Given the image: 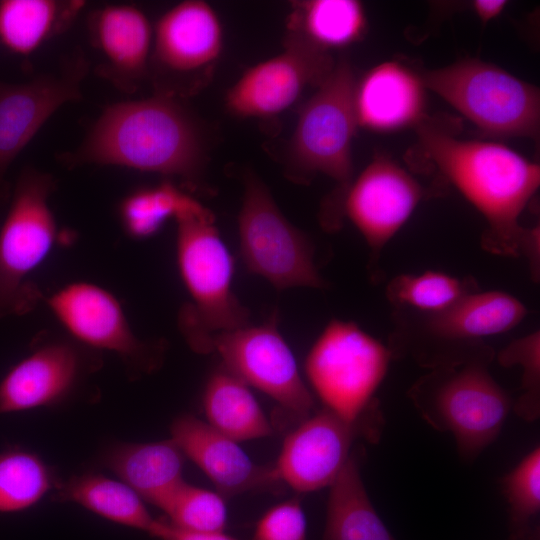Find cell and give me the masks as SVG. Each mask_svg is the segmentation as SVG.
Listing matches in <instances>:
<instances>
[{
  "label": "cell",
  "instance_id": "9",
  "mask_svg": "<svg viewBox=\"0 0 540 540\" xmlns=\"http://www.w3.org/2000/svg\"><path fill=\"white\" fill-rule=\"evenodd\" d=\"M238 234L247 268L277 289L324 285L309 239L283 215L267 186L253 172L244 178Z\"/></svg>",
  "mask_w": 540,
  "mask_h": 540
},
{
  "label": "cell",
  "instance_id": "1",
  "mask_svg": "<svg viewBox=\"0 0 540 540\" xmlns=\"http://www.w3.org/2000/svg\"><path fill=\"white\" fill-rule=\"evenodd\" d=\"M207 156L198 118L180 99L156 93L107 106L81 144L59 159L67 168L117 166L196 185Z\"/></svg>",
  "mask_w": 540,
  "mask_h": 540
},
{
  "label": "cell",
  "instance_id": "26",
  "mask_svg": "<svg viewBox=\"0 0 540 540\" xmlns=\"http://www.w3.org/2000/svg\"><path fill=\"white\" fill-rule=\"evenodd\" d=\"M54 499L76 503L109 521L146 533L155 519L129 486L102 474L70 477L56 485Z\"/></svg>",
  "mask_w": 540,
  "mask_h": 540
},
{
  "label": "cell",
  "instance_id": "36",
  "mask_svg": "<svg viewBox=\"0 0 540 540\" xmlns=\"http://www.w3.org/2000/svg\"><path fill=\"white\" fill-rule=\"evenodd\" d=\"M506 4L507 2L503 0H475L472 8L477 17L487 23L500 15Z\"/></svg>",
  "mask_w": 540,
  "mask_h": 540
},
{
  "label": "cell",
  "instance_id": "7",
  "mask_svg": "<svg viewBox=\"0 0 540 540\" xmlns=\"http://www.w3.org/2000/svg\"><path fill=\"white\" fill-rule=\"evenodd\" d=\"M356 76L340 57L302 107L289 142L287 160L299 175L323 174L345 195L352 182V142L358 123L354 93Z\"/></svg>",
  "mask_w": 540,
  "mask_h": 540
},
{
  "label": "cell",
  "instance_id": "10",
  "mask_svg": "<svg viewBox=\"0 0 540 540\" xmlns=\"http://www.w3.org/2000/svg\"><path fill=\"white\" fill-rule=\"evenodd\" d=\"M384 424L377 401L355 419L324 407L287 435L273 465L275 472L283 484L299 493L329 487L349 459L355 442L377 444Z\"/></svg>",
  "mask_w": 540,
  "mask_h": 540
},
{
  "label": "cell",
  "instance_id": "12",
  "mask_svg": "<svg viewBox=\"0 0 540 540\" xmlns=\"http://www.w3.org/2000/svg\"><path fill=\"white\" fill-rule=\"evenodd\" d=\"M66 334L81 345L108 351L132 374L151 373L162 361L164 344L140 339L118 298L88 281H74L43 297Z\"/></svg>",
  "mask_w": 540,
  "mask_h": 540
},
{
  "label": "cell",
  "instance_id": "23",
  "mask_svg": "<svg viewBox=\"0 0 540 540\" xmlns=\"http://www.w3.org/2000/svg\"><path fill=\"white\" fill-rule=\"evenodd\" d=\"M524 304L500 291L465 294L429 321L430 332L445 340L476 339L502 334L526 316Z\"/></svg>",
  "mask_w": 540,
  "mask_h": 540
},
{
  "label": "cell",
  "instance_id": "24",
  "mask_svg": "<svg viewBox=\"0 0 540 540\" xmlns=\"http://www.w3.org/2000/svg\"><path fill=\"white\" fill-rule=\"evenodd\" d=\"M84 6L78 0H2L0 41L13 53L29 55L66 30Z\"/></svg>",
  "mask_w": 540,
  "mask_h": 540
},
{
  "label": "cell",
  "instance_id": "15",
  "mask_svg": "<svg viewBox=\"0 0 540 540\" xmlns=\"http://www.w3.org/2000/svg\"><path fill=\"white\" fill-rule=\"evenodd\" d=\"M93 351L66 334H41L30 353L0 382V413L50 406L67 397L100 361Z\"/></svg>",
  "mask_w": 540,
  "mask_h": 540
},
{
  "label": "cell",
  "instance_id": "32",
  "mask_svg": "<svg viewBox=\"0 0 540 540\" xmlns=\"http://www.w3.org/2000/svg\"><path fill=\"white\" fill-rule=\"evenodd\" d=\"M393 298L417 309L441 313L463 295V284L442 272L428 271L418 275H402L391 284Z\"/></svg>",
  "mask_w": 540,
  "mask_h": 540
},
{
  "label": "cell",
  "instance_id": "2",
  "mask_svg": "<svg viewBox=\"0 0 540 540\" xmlns=\"http://www.w3.org/2000/svg\"><path fill=\"white\" fill-rule=\"evenodd\" d=\"M416 132L425 155L485 218L489 244L516 253L528 233L519 219L538 190L539 165L498 142L457 138L427 119Z\"/></svg>",
  "mask_w": 540,
  "mask_h": 540
},
{
  "label": "cell",
  "instance_id": "18",
  "mask_svg": "<svg viewBox=\"0 0 540 540\" xmlns=\"http://www.w3.org/2000/svg\"><path fill=\"white\" fill-rule=\"evenodd\" d=\"M170 433L184 456L208 476L224 499L249 491H279L283 485L273 465L256 464L238 442L191 414L175 418Z\"/></svg>",
  "mask_w": 540,
  "mask_h": 540
},
{
  "label": "cell",
  "instance_id": "28",
  "mask_svg": "<svg viewBox=\"0 0 540 540\" xmlns=\"http://www.w3.org/2000/svg\"><path fill=\"white\" fill-rule=\"evenodd\" d=\"M210 213L170 181L134 190L122 199L118 208L124 232L137 240L154 236L170 219L178 221Z\"/></svg>",
  "mask_w": 540,
  "mask_h": 540
},
{
  "label": "cell",
  "instance_id": "22",
  "mask_svg": "<svg viewBox=\"0 0 540 540\" xmlns=\"http://www.w3.org/2000/svg\"><path fill=\"white\" fill-rule=\"evenodd\" d=\"M365 456L355 446L329 486L326 521L321 540H396L370 501L361 477Z\"/></svg>",
  "mask_w": 540,
  "mask_h": 540
},
{
  "label": "cell",
  "instance_id": "34",
  "mask_svg": "<svg viewBox=\"0 0 540 540\" xmlns=\"http://www.w3.org/2000/svg\"><path fill=\"white\" fill-rule=\"evenodd\" d=\"M251 540H307L300 499L291 498L269 509L257 522Z\"/></svg>",
  "mask_w": 540,
  "mask_h": 540
},
{
  "label": "cell",
  "instance_id": "21",
  "mask_svg": "<svg viewBox=\"0 0 540 540\" xmlns=\"http://www.w3.org/2000/svg\"><path fill=\"white\" fill-rule=\"evenodd\" d=\"M184 461V454L171 438L120 444L105 456L106 465L120 481L159 509L184 482Z\"/></svg>",
  "mask_w": 540,
  "mask_h": 540
},
{
  "label": "cell",
  "instance_id": "4",
  "mask_svg": "<svg viewBox=\"0 0 540 540\" xmlns=\"http://www.w3.org/2000/svg\"><path fill=\"white\" fill-rule=\"evenodd\" d=\"M55 183L51 174L32 167L17 179L0 229V319L26 314L43 300L30 277L58 242L50 206Z\"/></svg>",
  "mask_w": 540,
  "mask_h": 540
},
{
  "label": "cell",
  "instance_id": "33",
  "mask_svg": "<svg viewBox=\"0 0 540 540\" xmlns=\"http://www.w3.org/2000/svg\"><path fill=\"white\" fill-rule=\"evenodd\" d=\"M503 366L520 364L523 367V394L513 402L515 413L525 421H535L540 415V341L539 333L516 340L499 354Z\"/></svg>",
  "mask_w": 540,
  "mask_h": 540
},
{
  "label": "cell",
  "instance_id": "11",
  "mask_svg": "<svg viewBox=\"0 0 540 540\" xmlns=\"http://www.w3.org/2000/svg\"><path fill=\"white\" fill-rule=\"evenodd\" d=\"M223 27L214 8L185 0L167 10L153 29L149 63L156 93L180 99L196 90L219 59Z\"/></svg>",
  "mask_w": 540,
  "mask_h": 540
},
{
  "label": "cell",
  "instance_id": "6",
  "mask_svg": "<svg viewBox=\"0 0 540 540\" xmlns=\"http://www.w3.org/2000/svg\"><path fill=\"white\" fill-rule=\"evenodd\" d=\"M426 87L492 137L538 139V88L506 70L477 59H463L423 72Z\"/></svg>",
  "mask_w": 540,
  "mask_h": 540
},
{
  "label": "cell",
  "instance_id": "30",
  "mask_svg": "<svg viewBox=\"0 0 540 540\" xmlns=\"http://www.w3.org/2000/svg\"><path fill=\"white\" fill-rule=\"evenodd\" d=\"M58 483L35 454L9 449L0 454V512H18L35 505Z\"/></svg>",
  "mask_w": 540,
  "mask_h": 540
},
{
  "label": "cell",
  "instance_id": "13",
  "mask_svg": "<svg viewBox=\"0 0 540 540\" xmlns=\"http://www.w3.org/2000/svg\"><path fill=\"white\" fill-rule=\"evenodd\" d=\"M212 351L220 355L226 370L270 396L296 420L312 414L314 399L274 323L248 324L214 334L209 341Z\"/></svg>",
  "mask_w": 540,
  "mask_h": 540
},
{
  "label": "cell",
  "instance_id": "14",
  "mask_svg": "<svg viewBox=\"0 0 540 540\" xmlns=\"http://www.w3.org/2000/svg\"><path fill=\"white\" fill-rule=\"evenodd\" d=\"M336 60L329 51L287 32L283 50L244 71L227 90L225 107L238 118H268L288 109L308 87H318Z\"/></svg>",
  "mask_w": 540,
  "mask_h": 540
},
{
  "label": "cell",
  "instance_id": "29",
  "mask_svg": "<svg viewBox=\"0 0 540 540\" xmlns=\"http://www.w3.org/2000/svg\"><path fill=\"white\" fill-rule=\"evenodd\" d=\"M508 503V540H540V448L501 479Z\"/></svg>",
  "mask_w": 540,
  "mask_h": 540
},
{
  "label": "cell",
  "instance_id": "27",
  "mask_svg": "<svg viewBox=\"0 0 540 540\" xmlns=\"http://www.w3.org/2000/svg\"><path fill=\"white\" fill-rule=\"evenodd\" d=\"M366 29L365 10L356 0L295 1L287 23V32L329 52L359 41Z\"/></svg>",
  "mask_w": 540,
  "mask_h": 540
},
{
  "label": "cell",
  "instance_id": "5",
  "mask_svg": "<svg viewBox=\"0 0 540 540\" xmlns=\"http://www.w3.org/2000/svg\"><path fill=\"white\" fill-rule=\"evenodd\" d=\"M410 397L427 424L453 435L457 452L466 462L474 461L496 440L513 407L508 393L481 361L425 379Z\"/></svg>",
  "mask_w": 540,
  "mask_h": 540
},
{
  "label": "cell",
  "instance_id": "8",
  "mask_svg": "<svg viewBox=\"0 0 540 540\" xmlns=\"http://www.w3.org/2000/svg\"><path fill=\"white\" fill-rule=\"evenodd\" d=\"M391 358L389 348L356 324L333 320L311 347L305 371L324 407L355 419L376 401Z\"/></svg>",
  "mask_w": 540,
  "mask_h": 540
},
{
  "label": "cell",
  "instance_id": "35",
  "mask_svg": "<svg viewBox=\"0 0 540 540\" xmlns=\"http://www.w3.org/2000/svg\"><path fill=\"white\" fill-rule=\"evenodd\" d=\"M147 533L158 540H240L224 533L191 531L171 524L166 518L154 519Z\"/></svg>",
  "mask_w": 540,
  "mask_h": 540
},
{
  "label": "cell",
  "instance_id": "25",
  "mask_svg": "<svg viewBox=\"0 0 540 540\" xmlns=\"http://www.w3.org/2000/svg\"><path fill=\"white\" fill-rule=\"evenodd\" d=\"M203 409L207 423L236 442L264 438L273 433L248 385L225 368L208 379Z\"/></svg>",
  "mask_w": 540,
  "mask_h": 540
},
{
  "label": "cell",
  "instance_id": "20",
  "mask_svg": "<svg viewBox=\"0 0 540 540\" xmlns=\"http://www.w3.org/2000/svg\"><path fill=\"white\" fill-rule=\"evenodd\" d=\"M426 87L421 76L396 61L382 62L357 82L354 105L358 127L394 132L425 120Z\"/></svg>",
  "mask_w": 540,
  "mask_h": 540
},
{
  "label": "cell",
  "instance_id": "17",
  "mask_svg": "<svg viewBox=\"0 0 540 540\" xmlns=\"http://www.w3.org/2000/svg\"><path fill=\"white\" fill-rule=\"evenodd\" d=\"M422 195L421 185L410 173L378 155L350 183L344 211L368 245L378 249L407 222Z\"/></svg>",
  "mask_w": 540,
  "mask_h": 540
},
{
  "label": "cell",
  "instance_id": "16",
  "mask_svg": "<svg viewBox=\"0 0 540 540\" xmlns=\"http://www.w3.org/2000/svg\"><path fill=\"white\" fill-rule=\"evenodd\" d=\"M87 71V60L77 55L56 72L22 83L0 82V193L19 153L57 110L81 98Z\"/></svg>",
  "mask_w": 540,
  "mask_h": 540
},
{
  "label": "cell",
  "instance_id": "19",
  "mask_svg": "<svg viewBox=\"0 0 540 540\" xmlns=\"http://www.w3.org/2000/svg\"><path fill=\"white\" fill-rule=\"evenodd\" d=\"M93 42L102 58L100 74L132 92L149 73L153 28L145 13L129 4H109L90 19Z\"/></svg>",
  "mask_w": 540,
  "mask_h": 540
},
{
  "label": "cell",
  "instance_id": "3",
  "mask_svg": "<svg viewBox=\"0 0 540 540\" xmlns=\"http://www.w3.org/2000/svg\"><path fill=\"white\" fill-rule=\"evenodd\" d=\"M176 259L190 302L179 314L189 346L209 353L210 338L248 325V311L232 290V257L214 225L213 214L176 221Z\"/></svg>",
  "mask_w": 540,
  "mask_h": 540
},
{
  "label": "cell",
  "instance_id": "31",
  "mask_svg": "<svg viewBox=\"0 0 540 540\" xmlns=\"http://www.w3.org/2000/svg\"><path fill=\"white\" fill-rule=\"evenodd\" d=\"M225 499L184 481L160 508L173 525L191 531H224L227 523Z\"/></svg>",
  "mask_w": 540,
  "mask_h": 540
}]
</instances>
